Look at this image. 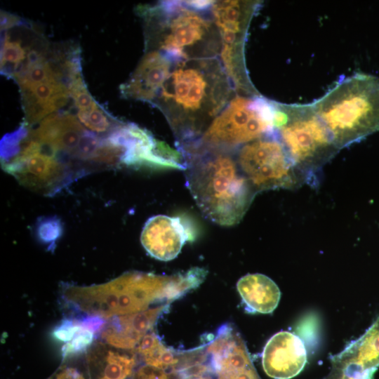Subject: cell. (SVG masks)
<instances>
[{"instance_id": "obj_1", "label": "cell", "mask_w": 379, "mask_h": 379, "mask_svg": "<svg viewBox=\"0 0 379 379\" xmlns=\"http://www.w3.org/2000/svg\"><path fill=\"white\" fill-rule=\"evenodd\" d=\"M232 84L216 58L173 61L153 105L164 114L178 146L199 140L227 105Z\"/></svg>"}, {"instance_id": "obj_2", "label": "cell", "mask_w": 379, "mask_h": 379, "mask_svg": "<svg viewBox=\"0 0 379 379\" xmlns=\"http://www.w3.org/2000/svg\"><path fill=\"white\" fill-rule=\"evenodd\" d=\"M179 149L187 186L204 215L222 226L239 223L257 192L241 171L234 152L197 145Z\"/></svg>"}, {"instance_id": "obj_3", "label": "cell", "mask_w": 379, "mask_h": 379, "mask_svg": "<svg viewBox=\"0 0 379 379\" xmlns=\"http://www.w3.org/2000/svg\"><path fill=\"white\" fill-rule=\"evenodd\" d=\"M204 280L198 267L171 276L130 272L105 284L70 286L66 300L81 311L102 319L144 311L157 300H173Z\"/></svg>"}, {"instance_id": "obj_4", "label": "cell", "mask_w": 379, "mask_h": 379, "mask_svg": "<svg viewBox=\"0 0 379 379\" xmlns=\"http://www.w3.org/2000/svg\"><path fill=\"white\" fill-rule=\"evenodd\" d=\"M146 20V43L174 61L216 58L222 46L214 21L184 1H165L138 8Z\"/></svg>"}, {"instance_id": "obj_5", "label": "cell", "mask_w": 379, "mask_h": 379, "mask_svg": "<svg viewBox=\"0 0 379 379\" xmlns=\"http://www.w3.org/2000/svg\"><path fill=\"white\" fill-rule=\"evenodd\" d=\"M311 104L338 149L379 131L378 77H347Z\"/></svg>"}, {"instance_id": "obj_6", "label": "cell", "mask_w": 379, "mask_h": 379, "mask_svg": "<svg viewBox=\"0 0 379 379\" xmlns=\"http://www.w3.org/2000/svg\"><path fill=\"white\" fill-rule=\"evenodd\" d=\"M274 105L277 134L295 168L308 178L339 149L311 103Z\"/></svg>"}, {"instance_id": "obj_7", "label": "cell", "mask_w": 379, "mask_h": 379, "mask_svg": "<svg viewBox=\"0 0 379 379\" xmlns=\"http://www.w3.org/2000/svg\"><path fill=\"white\" fill-rule=\"evenodd\" d=\"M274 102L258 95H237L215 118L202 137L192 144L232 151L273 134Z\"/></svg>"}, {"instance_id": "obj_8", "label": "cell", "mask_w": 379, "mask_h": 379, "mask_svg": "<svg viewBox=\"0 0 379 379\" xmlns=\"http://www.w3.org/2000/svg\"><path fill=\"white\" fill-rule=\"evenodd\" d=\"M234 154L241 171L257 193L293 188L304 178L295 168L276 131L241 146Z\"/></svg>"}, {"instance_id": "obj_9", "label": "cell", "mask_w": 379, "mask_h": 379, "mask_svg": "<svg viewBox=\"0 0 379 379\" xmlns=\"http://www.w3.org/2000/svg\"><path fill=\"white\" fill-rule=\"evenodd\" d=\"M55 154L53 149L33 138L23 126L12 157L3 165L20 183L48 193L60 187L67 174Z\"/></svg>"}, {"instance_id": "obj_10", "label": "cell", "mask_w": 379, "mask_h": 379, "mask_svg": "<svg viewBox=\"0 0 379 379\" xmlns=\"http://www.w3.org/2000/svg\"><path fill=\"white\" fill-rule=\"evenodd\" d=\"M203 345L213 379H261L244 340L232 325L221 326Z\"/></svg>"}, {"instance_id": "obj_11", "label": "cell", "mask_w": 379, "mask_h": 379, "mask_svg": "<svg viewBox=\"0 0 379 379\" xmlns=\"http://www.w3.org/2000/svg\"><path fill=\"white\" fill-rule=\"evenodd\" d=\"M307 361L302 340L295 334L282 331L272 335L262 354L266 374L274 379H291L298 375Z\"/></svg>"}, {"instance_id": "obj_12", "label": "cell", "mask_w": 379, "mask_h": 379, "mask_svg": "<svg viewBox=\"0 0 379 379\" xmlns=\"http://www.w3.org/2000/svg\"><path fill=\"white\" fill-rule=\"evenodd\" d=\"M193 235L179 217L158 215L145 222L140 241L153 258L169 261L178 256L187 241Z\"/></svg>"}, {"instance_id": "obj_13", "label": "cell", "mask_w": 379, "mask_h": 379, "mask_svg": "<svg viewBox=\"0 0 379 379\" xmlns=\"http://www.w3.org/2000/svg\"><path fill=\"white\" fill-rule=\"evenodd\" d=\"M173 61L164 53L151 50L144 55L128 81L121 85V93L126 98L152 104L171 71Z\"/></svg>"}, {"instance_id": "obj_14", "label": "cell", "mask_w": 379, "mask_h": 379, "mask_svg": "<svg viewBox=\"0 0 379 379\" xmlns=\"http://www.w3.org/2000/svg\"><path fill=\"white\" fill-rule=\"evenodd\" d=\"M168 305L133 314L112 317L101 336L105 343L118 349L134 348L152 329Z\"/></svg>"}, {"instance_id": "obj_15", "label": "cell", "mask_w": 379, "mask_h": 379, "mask_svg": "<svg viewBox=\"0 0 379 379\" xmlns=\"http://www.w3.org/2000/svg\"><path fill=\"white\" fill-rule=\"evenodd\" d=\"M85 130L72 113L55 112L44 118L29 134L55 152L62 151L72 156Z\"/></svg>"}, {"instance_id": "obj_16", "label": "cell", "mask_w": 379, "mask_h": 379, "mask_svg": "<svg viewBox=\"0 0 379 379\" xmlns=\"http://www.w3.org/2000/svg\"><path fill=\"white\" fill-rule=\"evenodd\" d=\"M331 362L333 366L373 375L379 366V315L361 337L332 356Z\"/></svg>"}, {"instance_id": "obj_17", "label": "cell", "mask_w": 379, "mask_h": 379, "mask_svg": "<svg viewBox=\"0 0 379 379\" xmlns=\"http://www.w3.org/2000/svg\"><path fill=\"white\" fill-rule=\"evenodd\" d=\"M237 288L246 309L252 313L273 312L281 298L276 283L262 274H248L242 277L237 284Z\"/></svg>"}, {"instance_id": "obj_18", "label": "cell", "mask_w": 379, "mask_h": 379, "mask_svg": "<svg viewBox=\"0 0 379 379\" xmlns=\"http://www.w3.org/2000/svg\"><path fill=\"white\" fill-rule=\"evenodd\" d=\"M135 364L133 356L101 343L93 346L87 356L89 379H127L133 375Z\"/></svg>"}, {"instance_id": "obj_19", "label": "cell", "mask_w": 379, "mask_h": 379, "mask_svg": "<svg viewBox=\"0 0 379 379\" xmlns=\"http://www.w3.org/2000/svg\"><path fill=\"white\" fill-rule=\"evenodd\" d=\"M137 352L147 365L164 370H172L178 365L180 352L165 346L154 333L146 334L138 345Z\"/></svg>"}, {"instance_id": "obj_20", "label": "cell", "mask_w": 379, "mask_h": 379, "mask_svg": "<svg viewBox=\"0 0 379 379\" xmlns=\"http://www.w3.org/2000/svg\"><path fill=\"white\" fill-rule=\"evenodd\" d=\"M27 46H23L20 39H12L8 32H3L1 48V74L9 78L13 77L15 70L26 58Z\"/></svg>"}, {"instance_id": "obj_21", "label": "cell", "mask_w": 379, "mask_h": 379, "mask_svg": "<svg viewBox=\"0 0 379 379\" xmlns=\"http://www.w3.org/2000/svg\"><path fill=\"white\" fill-rule=\"evenodd\" d=\"M77 114L80 122L95 133H107L108 135L121 124L112 119L98 103L91 109L77 112Z\"/></svg>"}, {"instance_id": "obj_22", "label": "cell", "mask_w": 379, "mask_h": 379, "mask_svg": "<svg viewBox=\"0 0 379 379\" xmlns=\"http://www.w3.org/2000/svg\"><path fill=\"white\" fill-rule=\"evenodd\" d=\"M101 142L102 138H100L95 133L85 130L72 157L83 161H92Z\"/></svg>"}, {"instance_id": "obj_23", "label": "cell", "mask_w": 379, "mask_h": 379, "mask_svg": "<svg viewBox=\"0 0 379 379\" xmlns=\"http://www.w3.org/2000/svg\"><path fill=\"white\" fill-rule=\"evenodd\" d=\"M81 325L73 338L63 346L62 352L64 358L82 352L93 342L94 332L84 327L81 323Z\"/></svg>"}, {"instance_id": "obj_24", "label": "cell", "mask_w": 379, "mask_h": 379, "mask_svg": "<svg viewBox=\"0 0 379 379\" xmlns=\"http://www.w3.org/2000/svg\"><path fill=\"white\" fill-rule=\"evenodd\" d=\"M129 379H184L178 372L164 370L149 365L140 366Z\"/></svg>"}, {"instance_id": "obj_25", "label": "cell", "mask_w": 379, "mask_h": 379, "mask_svg": "<svg viewBox=\"0 0 379 379\" xmlns=\"http://www.w3.org/2000/svg\"><path fill=\"white\" fill-rule=\"evenodd\" d=\"M81 326L80 322L73 321L70 319L64 320L55 328L53 335L59 340L69 342L73 338Z\"/></svg>"}, {"instance_id": "obj_26", "label": "cell", "mask_w": 379, "mask_h": 379, "mask_svg": "<svg viewBox=\"0 0 379 379\" xmlns=\"http://www.w3.org/2000/svg\"><path fill=\"white\" fill-rule=\"evenodd\" d=\"M373 375L352 369L331 365L329 373L324 379H372Z\"/></svg>"}, {"instance_id": "obj_27", "label": "cell", "mask_w": 379, "mask_h": 379, "mask_svg": "<svg viewBox=\"0 0 379 379\" xmlns=\"http://www.w3.org/2000/svg\"><path fill=\"white\" fill-rule=\"evenodd\" d=\"M25 21L20 19L19 17L1 11V31L4 32L14 26L21 25Z\"/></svg>"}, {"instance_id": "obj_28", "label": "cell", "mask_w": 379, "mask_h": 379, "mask_svg": "<svg viewBox=\"0 0 379 379\" xmlns=\"http://www.w3.org/2000/svg\"><path fill=\"white\" fill-rule=\"evenodd\" d=\"M51 379H86L83 374L72 367L60 370Z\"/></svg>"}, {"instance_id": "obj_29", "label": "cell", "mask_w": 379, "mask_h": 379, "mask_svg": "<svg viewBox=\"0 0 379 379\" xmlns=\"http://www.w3.org/2000/svg\"><path fill=\"white\" fill-rule=\"evenodd\" d=\"M184 2L189 7L201 11L211 8L214 3L213 1H185Z\"/></svg>"}, {"instance_id": "obj_30", "label": "cell", "mask_w": 379, "mask_h": 379, "mask_svg": "<svg viewBox=\"0 0 379 379\" xmlns=\"http://www.w3.org/2000/svg\"><path fill=\"white\" fill-rule=\"evenodd\" d=\"M185 379H213V378L210 376L205 375V376H200V377L188 378Z\"/></svg>"}]
</instances>
